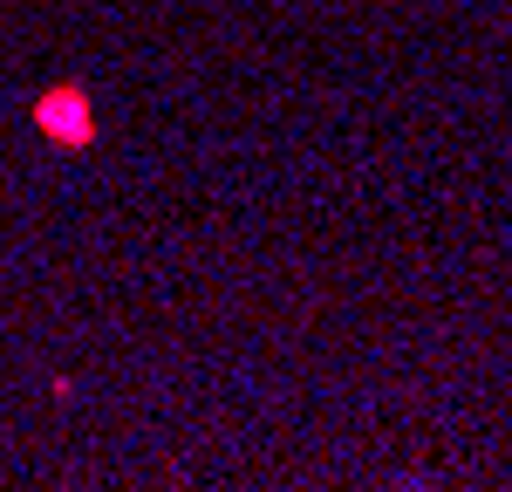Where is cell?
<instances>
[{
    "instance_id": "6da1fadb",
    "label": "cell",
    "mask_w": 512,
    "mask_h": 492,
    "mask_svg": "<svg viewBox=\"0 0 512 492\" xmlns=\"http://www.w3.org/2000/svg\"><path fill=\"white\" fill-rule=\"evenodd\" d=\"M35 123H41V137H55L62 151H82L96 137V117H89V96L82 89H48L35 103Z\"/></svg>"
}]
</instances>
